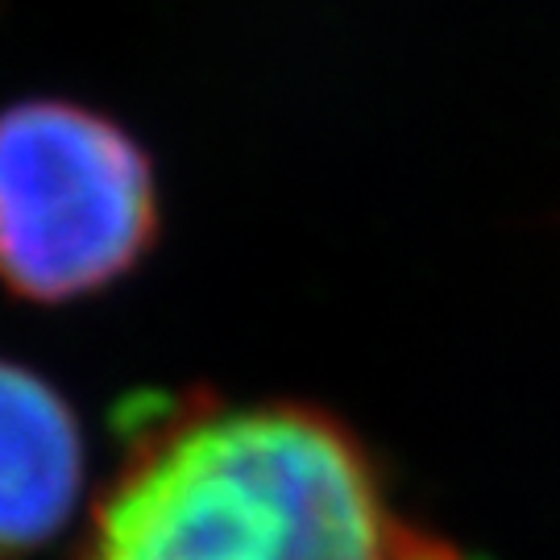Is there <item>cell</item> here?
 Listing matches in <instances>:
<instances>
[{
  "instance_id": "1",
  "label": "cell",
  "mask_w": 560,
  "mask_h": 560,
  "mask_svg": "<svg viewBox=\"0 0 560 560\" xmlns=\"http://www.w3.org/2000/svg\"><path fill=\"white\" fill-rule=\"evenodd\" d=\"M80 560H465L407 520L374 453L324 407L187 399L145 423Z\"/></svg>"
},
{
  "instance_id": "2",
  "label": "cell",
  "mask_w": 560,
  "mask_h": 560,
  "mask_svg": "<svg viewBox=\"0 0 560 560\" xmlns=\"http://www.w3.org/2000/svg\"><path fill=\"white\" fill-rule=\"evenodd\" d=\"M159 171L117 117L62 96L0 108V282L34 303L108 291L154 249Z\"/></svg>"
},
{
  "instance_id": "3",
  "label": "cell",
  "mask_w": 560,
  "mask_h": 560,
  "mask_svg": "<svg viewBox=\"0 0 560 560\" xmlns=\"http://www.w3.org/2000/svg\"><path fill=\"white\" fill-rule=\"evenodd\" d=\"M83 432L50 382L0 358V560L38 552L75 520Z\"/></svg>"
}]
</instances>
